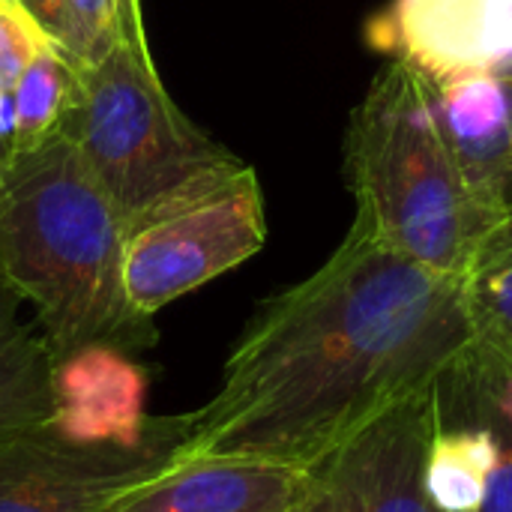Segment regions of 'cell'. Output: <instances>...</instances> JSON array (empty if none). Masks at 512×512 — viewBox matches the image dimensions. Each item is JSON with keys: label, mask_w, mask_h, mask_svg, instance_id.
Listing matches in <instances>:
<instances>
[{"label": "cell", "mask_w": 512, "mask_h": 512, "mask_svg": "<svg viewBox=\"0 0 512 512\" xmlns=\"http://www.w3.org/2000/svg\"><path fill=\"white\" fill-rule=\"evenodd\" d=\"M57 135L87 159L129 234L246 165L168 96L144 24L99 63L75 66V93Z\"/></svg>", "instance_id": "obj_4"}, {"label": "cell", "mask_w": 512, "mask_h": 512, "mask_svg": "<svg viewBox=\"0 0 512 512\" xmlns=\"http://www.w3.org/2000/svg\"><path fill=\"white\" fill-rule=\"evenodd\" d=\"M477 333L465 279L351 225L303 282L267 297L177 462L264 459L309 471L393 405L432 390Z\"/></svg>", "instance_id": "obj_1"}, {"label": "cell", "mask_w": 512, "mask_h": 512, "mask_svg": "<svg viewBox=\"0 0 512 512\" xmlns=\"http://www.w3.org/2000/svg\"><path fill=\"white\" fill-rule=\"evenodd\" d=\"M54 363L39 327L21 321V300L0 285V447L51 426Z\"/></svg>", "instance_id": "obj_13"}, {"label": "cell", "mask_w": 512, "mask_h": 512, "mask_svg": "<svg viewBox=\"0 0 512 512\" xmlns=\"http://www.w3.org/2000/svg\"><path fill=\"white\" fill-rule=\"evenodd\" d=\"M183 417H153L138 447L75 444L51 426L0 447V512H105L120 495L177 462Z\"/></svg>", "instance_id": "obj_6"}, {"label": "cell", "mask_w": 512, "mask_h": 512, "mask_svg": "<svg viewBox=\"0 0 512 512\" xmlns=\"http://www.w3.org/2000/svg\"><path fill=\"white\" fill-rule=\"evenodd\" d=\"M465 288L477 327L512 342V207L483 243Z\"/></svg>", "instance_id": "obj_16"}, {"label": "cell", "mask_w": 512, "mask_h": 512, "mask_svg": "<svg viewBox=\"0 0 512 512\" xmlns=\"http://www.w3.org/2000/svg\"><path fill=\"white\" fill-rule=\"evenodd\" d=\"M57 45L21 0H0V93H12L24 69Z\"/></svg>", "instance_id": "obj_18"}, {"label": "cell", "mask_w": 512, "mask_h": 512, "mask_svg": "<svg viewBox=\"0 0 512 512\" xmlns=\"http://www.w3.org/2000/svg\"><path fill=\"white\" fill-rule=\"evenodd\" d=\"M438 129L480 201L512 207V63L450 81H423Z\"/></svg>", "instance_id": "obj_10"}, {"label": "cell", "mask_w": 512, "mask_h": 512, "mask_svg": "<svg viewBox=\"0 0 512 512\" xmlns=\"http://www.w3.org/2000/svg\"><path fill=\"white\" fill-rule=\"evenodd\" d=\"M345 180L357 216L399 255L465 279L504 219L462 177L423 78L399 60L372 81L345 132Z\"/></svg>", "instance_id": "obj_3"}, {"label": "cell", "mask_w": 512, "mask_h": 512, "mask_svg": "<svg viewBox=\"0 0 512 512\" xmlns=\"http://www.w3.org/2000/svg\"><path fill=\"white\" fill-rule=\"evenodd\" d=\"M438 423L489 432L495 468L480 512H512V342L477 327L471 342L435 381Z\"/></svg>", "instance_id": "obj_12"}, {"label": "cell", "mask_w": 512, "mask_h": 512, "mask_svg": "<svg viewBox=\"0 0 512 512\" xmlns=\"http://www.w3.org/2000/svg\"><path fill=\"white\" fill-rule=\"evenodd\" d=\"M435 429V387L393 405L306 471L297 512H441L426 492Z\"/></svg>", "instance_id": "obj_7"}, {"label": "cell", "mask_w": 512, "mask_h": 512, "mask_svg": "<svg viewBox=\"0 0 512 512\" xmlns=\"http://www.w3.org/2000/svg\"><path fill=\"white\" fill-rule=\"evenodd\" d=\"M138 24H144L141 0H72V36L66 48L69 63H99Z\"/></svg>", "instance_id": "obj_17"}, {"label": "cell", "mask_w": 512, "mask_h": 512, "mask_svg": "<svg viewBox=\"0 0 512 512\" xmlns=\"http://www.w3.org/2000/svg\"><path fill=\"white\" fill-rule=\"evenodd\" d=\"M495 468V444L471 423H438L426 456V492L441 512H480Z\"/></svg>", "instance_id": "obj_14"}, {"label": "cell", "mask_w": 512, "mask_h": 512, "mask_svg": "<svg viewBox=\"0 0 512 512\" xmlns=\"http://www.w3.org/2000/svg\"><path fill=\"white\" fill-rule=\"evenodd\" d=\"M75 93V66L69 57L51 45L45 48L18 78L15 99V141L12 153L33 150L57 135L60 120ZM9 153V156H12Z\"/></svg>", "instance_id": "obj_15"}, {"label": "cell", "mask_w": 512, "mask_h": 512, "mask_svg": "<svg viewBox=\"0 0 512 512\" xmlns=\"http://www.w3.org/2000/svg\"><path fill=\"white\" fill-rule=\"evenodd\" d=\"M21 3L42 24V30L57 42V48L66 54L69 36H72V0H21Z\"/></svg>", "instance_id": "obj_19"}, {"label": "cell", "mask_w": 512, "mask_h": 512, "mask_svg": "<svg viewBox=\"0 0 512 512\" xmlns=\"http://www.w3.org/2000/svg\"><path fill=\"white\" fill-rule=\"evenodd\" d=\"M147 372L129 351L90 345L54 363L51 429L75 444L138 447L150 438Z\"/></svg>", "instance_id": "obj_9"}, {"label": "cell", "mask_w": 512, "mask_h": 512, "mask_svg": "<svg viewBox=\"0 0 512 512\" xmlns=\"http://www.w3.org/2000/svg\"><path fill=\"white\" fill-rule=\"evenodd\" d=\"M126 237L117 204L69 138L0 162V285L33 309L54 360L156 342L153 318L123 288Z\"/></svg>", "instance_id": "obj_2"}, {"label": "cell", "mask_w": 512, "mask_h": 512, "mask_svg": "<svg viewBox=\"0 0 512 512\" xmlns=\"http://www.w3.org/2000/svg\"><path fill=\"white\" fill-rule=\"evenodd\" d=\"M363 39L423 81L489 72L512 63V0H387Z\"/></svg>", "instance_id": "obj_8"}, {"label": "cell", "mask_w": 512, "mask_h": 512, "mask_svg": "<svg viewBox=\"0 0 512 512\" xmlns=\"http://www.w3.org/2000/svg\"><path fill=\"white\" fill-rule=\"evenodd\" d=\"M264 240L261 183L255 168L243 165L126 237V297L138 315L153 318L168 303L258 255Z\"/></svg>", "instance_id": "obj_5"}, {"label": "cell", "mask_w": 512, "mask_h": 512, "mask_svg": "<svg viewBox=\"0 0 512 512\" xmlns=\"http://www.w3.org/2000/svg\"><path fill=\"white\" fill-rule=\"evenodd\" d=\"M306 471L264 459H189L120 495L105 512H297Z\"/></svg>", "instance_id": "obj_11"}]
</instances>
